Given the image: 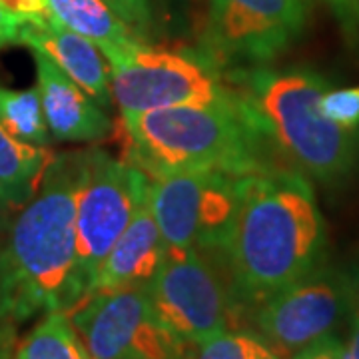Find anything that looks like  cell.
Returning <instances> with one entry per match:
<instances>
[{
  "mask_svg": "<svg viewBox=\"0 0 359 359\" xmlns=\"http://www.w3.org/2000/svg\"><path fill=\"white\" fill-rule=\"evenodd\" d=\"M36 62V88L52 138L60 142H96L112 134V120L104 108L66 76L44 54L32 50Z\"/></svg>",
  "mask_w": 359,
  "mask_h": 359,
  "instance_id": "cell-12",
  "label": "cell"
},
{
  "mask_svg": "<svg viewBox=\"0 0 359 359\" xmlns=\"http://www.w3.org/2000/svg\"><path fill=\"white\" fill-rule=\"evenodd\" d=\"M355 302L359 304V282H355Z\"/></svg>",
  "mask_w": 359,
  "mask_h": 359,
  "instance_id": "cell-28",
  "label": "cell"
},
{
  "mask_svg": "<svg viewBox=\"0 0 359 359\" xmlns=\"http://www.w3.org/2000/svg\"><path fill=\"white\" fill-rule=\"evenodd\" d=\"M52 18L94 42L110 66L130 58L144 40L104 0H48Z\"/></svg>",
  "mask_w": 359,
  "mask_h": 359,
  "instance_id": "cell-15",
  "label": "cell"
},
{
  "mask_svg": "<svg viewBox=\"0 0 359 359\" xmlns=\"http://www.w3.org/2000/svg\"><path fill=\"white\" fill-rule=\"evenodd\" d=\"M56 156L48 146L16 140L0 124V200L11 212H20L39 194Z\"/></svg>",
  "mask_w": 359,
  "mask_h": 359,
  "instance_id": "cell-16",
  "label": "cell"
},
{
  "mask_svg": "<svg viewBox=\"0 0 359 359\" xmlns=\"http://www.w3.org/2000/svg\"><path fill=\"white\" fill-rule=\"evenodd\" d=\"M13 359H94L62 309L46 316L22 337Z\"/></svg>",
  "mask_w": 359,
  "mask_h": 359,
  "instance_id": "cell-17",
  "label": "cell"
},
{
  "mask_svg": "<svg viewBox=\"0 0 359 359\" xmlns=\"http://www.w3.org/2000/svg\"><path fill=\"white\" fill-rule=\"evenodd\" d=\"M244 176L224 170H194L152 180L150 208L164 248L224 250Z\"/></svg>",
  "mask_w": 359,
  "mask_h": 359,
  "instance_id": "cell-6",
  "label": "cell"
},
{
  "mask_svg": "<svg viewBox=\"0 0 359 359\" xmlns=\"http://www.w3.org/2000/svg\"><path fill=\"white\" fill-rule=\"evenodd\" d=\"M112 100L122 118L172 106H208L233 98L216 74L190 54L142 44L120 65L110 66Z\"/></svg>",
  "mask_w": 359,
  "mask_h": 359,
  "instance_id": "cell-10",
  "label": "cell"
},
{
  "mask_svg": "<svg viewBox=\"0 0 359 359\" xmlns=\"http://www.w3.org/2000/svg\"><path fill=\"white\" fill-rule=\"evenodd\" d=\"M25 20L13 14L6 6L0 4V46L8 44H20V32H22Z\"/></svg>",
  "mask_w": 359,
  "mask_h": 359,
  "instance_id": "cell-24",
  "label": "cell"
},
{
  "mask_svg": "<svg viewBox=\"0 0 359 359\" xmlns=\"http://www.w3.org/2000/svg\"><path fill=\"white\" fill-rule=\"evenodd\" d=\"M327 82L311 70L257 72L252 80L250 106L268 138L297 170L334 184L358 164L359 130H346L321 110Z\"/></svg>",
  "mask_w": 359,
  "mask_h": 359,
  "instance_id": "cell-4",
  "label": "cell"
},
{
  "mask_svg": "<svg viewBox=\"0 0 359 359\" xmlns=\"http://www.w3.org/2000/svg\"><path fill=\"white\" fill-rule=\"evenodd\" d=\"M306 14V0H212L208 36L228 58L266 62L302 34Z\"/></svg>",
  "mask_w": 359,
  "mask_h": 359,
  "instance_id": "cell-11",
  "label": "cell"
},
{
  "mask_svg": "<svg viewBox=\"0 0 359 359\" xmlns=\"http://www.w3.org/2000/svg\"><path fill=\"white\" fill-rule=\"evenodd\" d=\"M152 178L98 148L80 152L76 188L78 271L90 292L96 271L150 196Z\"/></svg>",
  "mask_w": 359,
  "mask_h": 359,
  "instance_id": "cell-5",
  "label": "cell"
},
{
  "mask_svg": "<svg viewBox=\"0 0 359 359\" xmlns=\"http://www.w3.org/2000/svg\"><path fill=\"white\" fill-rule=\"evenodd\" d=\"M126 162L150 178L194 170L252 174L268 166V138L248 100L158 108L120 120Z\"/></svg>",
  "mask_w": 359,
  "mask_h": 359,
  "instance_id": "cell-3",
  "label": "cell"
},
{
  "mask_svg": "<svg viewBox=\"0 0 359 359\" xmlns=\"http://www.w3.org/2000/svg\"><path fill=\"white\" fill-rule=\"evenodd\" d=\"M327 2L334 6L335 13L339 14V18H344V20H349L359 8V0H327Z\"/></svg>",
  "mask_w": 359,
  "mask_h": 359,
  "instance_id": "cell-26",
  "label": "cell"
},
{
  "mask_svg": "<svg viewBox=\"0 0 359 359\" xmlns=\"http://www.w3.org/2000/svg\"><path fill=\"white\" fill-rule=\"evenodd\" d=\"M188 359H283L257 332L228 330L196 346Z\"/></svg>",
  "mask_w": 359,
  "mask_h": 359,
  "instance_id": "cell-19",
  "label": "cell"
},
{
  "mask_svg": "<svg viewBox=\"0 0 359 359\" xmlns=\"http://www.w3.org/2000/svg\"><path fill=\"white\" fill-rule=\"evenodd\" d=\"M80 152L58 154L39 194L18 212L0 250V313L70 311L86 297L78 271L76 188Z\"/></svg>",
  "mask_w": 359,
  "mask_h": 359,
  "instance_id": "cell-2",
  "label": "cell"
},
{
  "mask_svg": "<svg viewBox=\"0 0 359 359\" xmlns=\"http://www.w3.org/2000/svg\"><path fill=\"white\" fill-rule=\"evenodd\" d=\"M106 4L144 40L154 22V0H106Z\"/></svg>",
  "mask_w": 359,
  "mask_h": 359,
  "instance_id": "cell-21",
  "label": "cell"
},
{
  "mask_svg": "<svg viewBox=\"0 0 359 359\" xmlns=\"http://www.w3.org/2000/svg\"><path fill=\"white\" fill-rule=\"evenodd\" d=\"M355 306V282L339 269L320 266L259 302L254 323L282 358H292L334 334Z\"/></svg>",
  "mask_w": 359,
  "mask_h": 359,
  "instance_id": "cell-8",
  "label": "cell"
},
{
  "mask_svg": "<svg viewBox=\"0 0 359 359\" xmlns=\"http://www.w3.org/2000/svg\"><path fill=\"white\" fill-rule=\"evenodd\" d=\"M11 214H13V212H11V210H8V208L4 205V202L0 200V233H2V231L8 228V222H11Z\"/></svg>",
  "mask_w": 359,
  "mask_h": 359,
  "instance_id": "cell-27",
  "label": "cell"
},
{
  "mask_svg": "<svg viewBox=\"0 0 359 359\" xmlns=\"http://www.w3.org/2000/svg\"><path fill=\"white\" fill-rule=\"evenodd\" d=\"M164 240L156 224L148 196V200L130 222L128 228L112 245L108 256L104 257L92 280L88 295L96 292L144 287L154 278L164 259Z\"/></svg>",
  "mask_w": 359,
  "mask_h": 359,
  "instance_id": "cell-14",
  "label": "cell"
},
{
  "mask_svg": "<svg viewBox=\"0 0 359 359\" xmlns=\"http://www.w3.org/2000/svg\"><path fill=\"white\" fill-rule=\"evenodd\" d=\"M290 359H344V341L335 334H330L295 351Z\"/></svg>",
  "mask_w": 359,
  "mask_h": 359,
  "instance_id": "cell-22",
  "label": "cell"
},
{
  "mask_svg": "<svg viewBox=\"0 0 359 359\" xmlns=\"http://www.w3.org/2000/svg\"><path fill=\"white\" fill-rule=\"evenodd\" d=\"M0 4L25 22H44L52 18L48 0H0Z\"/></svg>",
  "mask_w": 359,
  "mask_h": 359,
  "instance_id": "cell-23",
  "label": "cell"
},
{
  "mask_svg": "<svg viewBox=\"0 0 359 359\" xmlns=\"http://www.w3.org/2000/svg\"><path fill=\"white\" fill-rule=\"evenodd\" d=\"M344 359H359V311L351 320L349 337L344 344Z\"/></svg>",
  "mask_w": 359,
  "mask_h": 359,
  "instance_id": "cell-25",
  "label": "cell"
},
{
  "mask_svg": "<svg viewBox=\"0 0 359 359\" xmlns=\"http://www.w3.org/2000/svg\"><path fill=\"white\" fill-rule=\"evenodd\" d=\"M144 290L158 320L188 346L230 330L228 292L198 250H166Z\"/></svg>",
  "mask_w": 359,
  "mask_h": 359,
  "instance_id": "cell-9",
  "label": "cell"
},
{
  "mask_svg": "<svg viewBox=\"0 0 359 359\" xmlns=\"http://www.w3.org/2000/svg\"><path fill=\"white\" fill-rule=\"evenodd\" d=\"M0 124L16 140L26 144L48 146L50 142L39 88L11 90L0 86Z\"/></svg>",
  "mask_w": 359,
  "mask_h": 359,
  "instance_id": "cell-18",
  "label": "cell"
},
{
  "mask_svg": "<svg viewBox=\"0 0 359 359\" xmlns=\"http://www.w3.org/2000/svg\"><path fill=\"white\" fill-rule=\"evenodd\" d=\"M104 2H106V0H104Z\"/></svg>",
  "mask_w": 359,
  "mask_h": 359,
  "instance_id": "cell-29",
  "label": "cell"
},
{
  "mask_svg": "<svg viewBox=\"0 0 359 359\" xmlns=\"http://www.w3.org/2000/svg\"><path fill=\"white\" fill-rule=\"evenodd\" d=\"M20 44L50 58L100 108L112 106L110 62L94 42L50 18L44 22H25Z\"/></svg>",
  "mask_w": 359,
  "mask_h": 359,
  "instance_id": "cell-13",
  "label": "cell"
},
{
  "mask_svg": "<svg viewBox=\"0 0 359 359\" xmlns=\"http://www.w3.org/2000/svg\"><path fill=\"white\" fill-rule=\"evenodd\" d=\"M224 252L236 292L257 304L320 268L325 224L306 176L273 166L245 174Z\"/></svg>",
  "mask_w": 359,
  "mask_h": 359,
  "instance_id": "cell-1",
  "label": "cell"
},
{
  "mask_svg": "<svg viewBox=\"0 0 359 359\" xmlns=\"http://www.w3.org/2000/svg\"><path fill=\"white\" fill-rule=\"evenodd\" d=\"M66 313L94 359H188L194 349L158 320L144 287L96 292Z\"/></svg>",
  "mask_w": 359,
  "mask_h": 359,
  "instance_id": "cell-7",
  "label": "cell"
},
{
  "mask_svg": "<svg viewBox=\"0 0 359 359\" xmlns=\"http://www.w3.org/2000/svg\"><path fill=\"white\" fill-rule=\"evenodd\" d=\"M321 110L332 122L346 130H359V86L325 90Z\"/></svg>",
  "mask_w": 359,
  "mask_h": 359,
  "instance_id": "cell-20",
  "label": "cell"
}]
</instances>
